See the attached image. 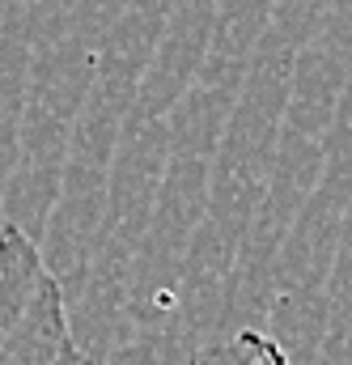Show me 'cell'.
<instances>
[{
	"mask_svg": "<svg viewBox=\"0 0 352 365\" xmlns=\"http://www.w3.org/2000/svg\"><path fill=\"white\" fill-rule=\"evenodd\" d=\"M191 365H293L289 353L264 336V331H238L234 340L217 344V349H204Z\"/></svg>",
	"mask_w": 352,
	"mask_h": 365,
	"instance_id": "2",
	"label": "cell"
},
{
	"mask_svg": "<svg viewBox=\"0 0 352 365\" xmlns=\"http://www.w3.org/2000/svg\"><path fill=\"white\" fill-rule=\"evenodd\" d=\"M0 365H98L73 340L60 276L17 221L0 225Z\"/></svg>",
	"mask_w": 352,
	"mask_h": 365,
	"instance_id": "1",
	"label": "cell"
}]
</instances>
